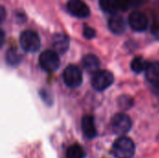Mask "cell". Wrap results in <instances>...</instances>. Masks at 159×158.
I'll use <instances>...</instances> for the list:
<instances>
[{
    "instance_id": "6da1fadb",
    "label": "cell",
    "mask_w": 159,
    "mask_h": 158,
    "mask_svg": "<svg viewBox=\"0 0 159 158\" xmlns=\"http://www.w3.org/2000/svg\"><path fill=\"white\" fill-rule=\"evenodd\" d=\"M112 153L116 158H132L135 155V144L128 137H119L113 144Z\"/></svg>"
},
{
    "instance_id": "7a4b0ae2",
    "label": "cell",
    "mask_w": 159,
    "mask_h": 158,
    "mask_svg": "<svg viewBox=\"0 0 159 158\" xmlns=\"http://www.w3.org/2000/svg\"><path fill=\"white\" fill-rule=\"evenodd\" d=\"M20 44L23 50L30 53L36 52L41 46L39 35L32 30H25L20 34Z\"/></svg>"
},
{
    "instance_id": "3957f363",
    "label": "cell",
    "mask_w": 159,
    "mask_h": 158,
    "mask_svg": "<svg viewBox=\"0 0 159 158\" xmlns=\"http://www.w3.org/2000/svg\"><path fill=\"white\" fill-rule=\"evenodd\" d=\"M60 57L59 54L51 49L43 51L39 56V64L41 68L48 73L56 71L60 66Z\"/></svg>"
},
{
    "instance_id": "277c9868",
    "label": "cell",
    "mask_w": 159,
    "mask_h": 158,
    "mask_svg": "<svg viewBox=\"0 0 159 158\" xmlns=\"http://www.w3.org/2000/svg\"><path fill=\"white\" fill-rule=\"evenodd\" d=\"M113 83H114V75L110 71L107 70H99L93 74L91 80L92 87L97 91L105 90Z\"/></svg>"
},
{
    "instance_id": "5b68a950",
    "label": "cell",
    "mask_w": 159,
    "mask_h": 158,
    "mask_svg": "<svg viewBox=\"0 0 159 158\" xmlns=\"http://www.w3.org/2000/svg\"><path fill=\"white\" fill-rule=\"evenodd\" d=\"M132 126L130 117L123 113L115 115L111 120V127L113 131L117 135H124L128 133Z\"/></svg>"
},
{
    "instance_id": "8992f818",
    "label": "cell",
    "mask_w": 159,
    "mask_h": 158,
    "mask_svg": "<svg viewBox=\"0 0 159 158\" xmlns=\"http://www.w3.org/2000/svg\"><path fill=\"white\" fill-rule=\"evenodd\" d=\"M63 80L69 88L79 87L83 81L81 70L75 65H68L63 72Z\"/></svg>"
},
{
    "instance_id": "52a82bcc",
    "label": "cell",
    "mask_w": 159,
    "mask_h": 158,
    "mask_svg": "<svg viewBox=\"0 0 159 158\" xmlns=\"http://www.w3.org/2000/svg\"><path fill=\"white\" fill-rule=\"evenodd\" d=\"M66 7L72 16L78 19H85L90 15V9L83 0H68Z\"/></svg>"
},
{
    "instance_id": "ba28073f",
    "label": "cell",
    "mask_w": 159,
    "mask_h": 158,
    "mask_svg": "<svg viewBox=\"0 0 159 158\" xmlns=\"http://www.w3.org/2000/svg\"><path fill=\"white\" fill-rule=\"evenodd\" d=\"M129 25L130 28L136 32H143L148 27V18L147 16L140 11H133L129 14L128 19Z\"/></svg>"
},
{
    "instance_id": "9c48e42d",
    "label": "cell",
    "mask_w": 159,
    "mask_h": 158,
    "mask_svg": "<svg viewBox=\"0 0 159 158\" xmlns=\"http://www.w3.org/2000/svg\"><path fill=\"white\" fill-rule=\"evenodd\" d=\"M70 45V39L66 34H56L52 37V47L53 50L58 54L65 53Z\"/></svg>"
},
{
    "instance_id": "30bf717a",
    "label": "cell",
    "mask_w": 159,
    "mask_h": 158,
    "mask_svg": "<svg viewBox=\"0 0 159 158\" xmlns=\"http://www.w3.org/2000/svg\"><path fill=\"white\" fill-rule=\"evenodd\" d=\"M126 21L124 18L118 14L112 15L108 20L109 30L115 34H122L126 30Z\"/></svg>"
},
{
    "instance_id": "8fae6325",
    "label": "cell",
    "mask_w": 159,
    "mask_h": 158,
    "mask_svg": "<svg viewBox=\"0 0 159 158\" xmlns=\"http://www.w3.org/2000/svg\"><path fill=\"white\" fill-rule=\"evenodd\" d=\"M82 131L84 135L89 138V139H93L97 135V130L95 127V122H94V117L90 115H85L82 118Z\"/></svg>"
},
{
    "instance_id": "7c38bea8",
    "label": "cell",
    "mask_w": 159,
    "mask_h": 158,
    "mask_svg": "<svg viewBox=\"0 0 159 158\" xmlns=\"http://www.w3.org/2000/svg\"><path fill=\"white\" fill-rule=\"evenodd\" d=\"M82 64L84 69L88 73L95 74L99 71L100 67V60L97 56L93 54H88L85 55L82 59Z\"/></svg>"
},
{
    "instance_id": "4fadbf2b",
    "label": "cell",
    "mask_w": 159,
    "mask_h": 158,
    "mask_svg": "<svg viewBox=\"0 0 159 158\" xmlns=\"http://www.w3.org/2000/svg\"><path fill=\"white\" fill-rule=\"evenodd\" d=\"M145 75L147 80L154 86L159 87V62L152 61L149 62L146 70Z\"/></svg>"
},
{
    "instance_id": "5bb4252c",
    "label": "cell",
    "mask_w": 159,
    "mask_h": 158,
    "mask_svg": "<svg viewBox=\"0 0 159 158\" xmlns=\"http://www.w3.org/2000/svg\"><path fill=\"white\" fill-rule=\"evenodd\" d=\"M99 4L101 8L106 13L115 15L119 10L118 0H99Z\"/></svg>"
},
{
    "instance_id": "9a60e30c",
    "label": "cell",
    "mask_w": 159,
    "mask_h": 158,
    "mask_svg": "<svg viewBox=\"0 0 159 158\" xmlns=\"http://www.w3.org/2000/svg\"><path fill=\"white\" fill-rule=\"evenodd\" d=\"M149 62L146 61V60H144V58L141 57V56H138V57H135L132 61H131V69L133 72L137 73V74H140L143 71L146 70L147 66H148Z\"/></svg>"
},
{
    "instance_id": "2e32d148",
    "label": "cell",
    "mask_w": 159,
    "mask_h": 158,
    "mask_svg": "<svg viewBox=\"0 0 159 158\" xmlns=\"http://www.w3.org/2000/svg\"><path fill=\"white\" fill-rule=\"evenodd\" d=\"M85 156L86 153L84 149L78 144L70 146L66 153V158H85Z\"/></svg>"
},
{
    "instance_id": "e0dca14e",
    "label": "cell",
    "mask_w": 159,
    "mask_h": 158,
    "mask_svg": "<svg viewBox=\"0 0 159 158\" xmlns=\"http://www.w3.org/2000/svg\"><path fill=\"white\" fill-rule=\"evenodd\" d=\"M7 62L12 66H16L20 62L21 56L16 48H9L6 54Z\"/></svg>"
},
{
    "instance_id": "ac0fdd59",
    "label": "cell",
    "mask_w": 159,
    "mask_h": 158,
    "mask_svg": "<svg viewBox=\"0 0 159 158\" xmlns=\"http://www.w3.org/2000/svg\"><path fill=\"white\" fill-rule=\"evenodd\" d=\"M83 35L87 39H92L96 36V31L89 26H85L83 28Z\"/></svg>"
},
{
    "instance_id": "d6986e66",
    "label": "cell",
    "mask_w": 159,
    "mask_h": 158,
    "mask_svg": "<svg viewBox=\"0 0 159 158\" xmlns=\"http://www.w3.org/2000/svg\"><path fill=\"white\" fill-rule=\"evenodd\" d=\"M132 105V99L129 97H121L120 98V106L128 109Z\"/></svg>"
},
{
    "instance_id": "ffe728a7",
    "label": "cell",
    "mask_w": 159,
    "mask_h": 158,
    "mask_svg": "<svg viewBox=\"0 0 159 158\" xmlns=\"http://www.w3.org/2000/svg\"><path fill=\"white\" fill-rule=\"evenodd\" d=\"M151 33L154 37L159 41V21H155L151 26Z\"/></svg>"
},
{
    "instance_id": "44dd1931",
    "label": "cell",
    "mask_w": 159,
    "mask_h": 158,
    "mask_svg": "<svg viewBox=\"0 0 159 158\" xmlns=\"http://www.w3.org/2000/svg\"><path fill=\"white\" fill-rule=\"evenodd\" d=\"M126 2L129 7H138L143 4V0H126Z\"/></svg>"
},
{
    "instance_id": "7402d4cb",
    "label": "cell",
    "mask_w": 159,
    "mask_h": 158,
    "mask_svg": "<svg viewBox=\"0 0 159 158\" xmlns=\"http://www.w3.org/2000/svg\"><path fill=\"white\" fill-rule=\"evenodd\" d=\"M5 15H6V11H5L4 7H1V20H2V21H4V20H5Z\"/></svg>"
}]
</instances>
